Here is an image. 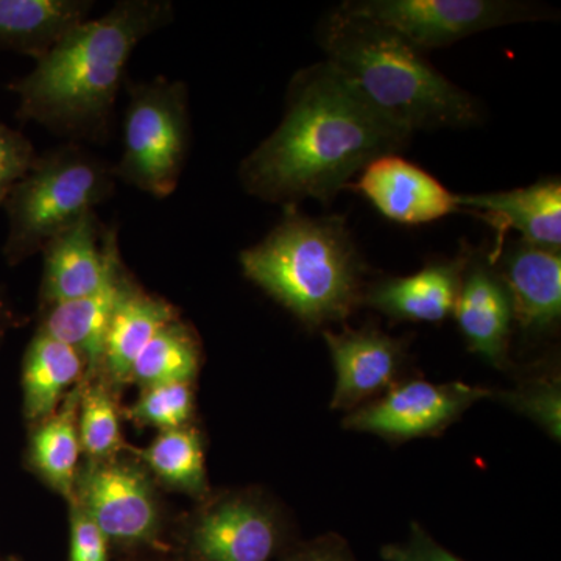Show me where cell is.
Returning a JSON list of instances; mask_svg holds the SVG:
<instances>
[{
	"label": "cell",
	"instance_id": "obj_9",
	"mask_svg": "<svg viewBox=\"0 0 561 561\" xmlns=\"http://www.w3.org/2000/svg\"><path fill=\"white\" fill-rule=\"evenodd\" d=\"M335 370L332 411H356L409 378V341L393 337L376 323L323 331Z\"/></svg>",
	"mask_w": 561,
	"mask_h": 561
},
{
	"label": "cell",
	"instance_id": "obj_3",
	"mask_svg": "<svg viewBox=\"0 0 561 561\" xmlns=\"http://www.w3.org/2000/svg\"><path fill=\"white\" fill-rule=\"evenodd\" d=\"M320 41L324 61L405 130L468 128L482 119L472 95L381 22L335 9L323 22Z\"/></svg>",
	"mask_w": 561,
	"mask_h": 561
},
{
	"label": "cell",
	"instance_id": "obj_5",
	"mask_svg": "<svg viewBox=\"0 0 561 561\" xmlns=\"http://www.w3.org/2000/svg\"><path fill=\"white\" fill-rule=\"evenodd\" d=\"M113 165L80 144L38 154L3 203L9 232L3 257L11 265L46 249L61 232L116 194Z\"/></svg>",
	"mask_w": 561,
	"mask_h": 561
},
{
	"label": "cell",
	"instance_id": "obj_32",
	"mask_svg": "<svg viewBox=\"0 0 561 561\" xmlns=\"http://www.w3.org/2000/svg\"><path fill=\"white\" fill-rule=\"evenodd\" d=\"M7 320H9V316H7L5 306L0 301V334L5 330Z\"/></svg>",
	"mask_w": 561,
	"mask_h": 561
},
{
	"label": "cell",
	"instance_id": "obj_11",
	"mask_svg": "<svg viewBox=\"0 0 561 561\" xmlns=\"http://www.w3.org/2000/svg\"><path fill=\"white\" fill-rule=\"evenodd\" d=\"M41 253L44 254L41 291L49 306L90 297L122 265L117 232L105 230L95 210L47 243Z\"/></svg>",
	"mask_w": 561,
	"mask_h": 561
},
{
	"label": "cell",
	"instance_id": "obj_4",
	"mask_svg": "<svg viewBox=\"0 0 561 561\" xmlns=\"http://www.w3.org/2000/svg\"><path fill=\"white\" fill-rule=\"evenodd\" d=\"M239 261L251 283L311 330L343 323L362 306L367 264L341 216L286 206L279 224Z\"/></svg>",
	"mask_w": 561,
	"mask_h": 561
},
{
	"label": "cell",
	"instance_id": "obj_12",
	"mask_svg": "<svg viewBox=\"0 0 561 561\" xmlns=\"http://www.w3.org/2000/svg\"><path fill=\"white\" fill-rule=\"evenodd\" d=\"M491 254L511 295L515 327L530 341L552 335L561 317V251L519 239L494 243Z\"/></svg>",
	"mask_w": 561,
	"mask_h": 561
},
{
	"label": "cell",
	"instance_id": "obj_22",
	"mask_svg": "<svg viewBox=\"0 0 561 561\" xmlns=\"http://www.w3.org/2000/svg\"><path fill=\"white\" fill-rule=\"evenodd\" d=\"M198 345L184 324L173 320L149 342L131 368L130 378L149 389L190 382L198 370Z\"/></svg>",
	"mask_w": 561,
	"mask_h": 561
},
{
	"label": "cell",
	"instance_id": "obj_18",
	"mask_svg": "<svg viewBox=\"0 0 561 561\" xmlns=\"http://www.w3.org/2000/svg\"><path fill=\"white\" fill-rule=\"evenodd\" d=\"M91 0H0V51L39 61L88 20Z\"/></svg>",
	"mask_w": 561,
	"mask_h": 561
},
{
	"label": "cell",
	"instance_id": "obj_10",
	"mask_svg": "<svg viewBox=\"0 0 561 561\" xmlns=\"http://www.w3.org/2000/svg\"><path fill=\"white\" fill-rule=\"evenodd\" d=\"M465 250L467 260L454 316L468 350L500 370H507L515 327L511 295L491 250L470 245Z\"/></svg>",
	"mask_w": 561,
	"mask_h": 561
},
{
	"label": "cell",
	"instance_id": "obj_6",
	"mask_svg": "<svg viewBox=\"0 0 561 561\" xmlns=\"http://www.w3.org/2000/svg\"><path fill=\"white\" fill-rule=\"evenodd\" d=\"M127 84L117 181L154 198L179 187L191 147L190 92L184 81L157 77Z\"/></svg>",
	"mask_w": 561,
	"mask_h": 561
},
{
	"label": "cell",
	"instance_id": "obj_21",
	"mask_svg": "<svg viewBox=\"0 0 561 561\" xmlns=\"http://www.w3.org/2000/svg\"><path fill=\"white\" fill-rule=\"evenodd\" d=\"M83 357L76 348L38 332L24 364L25 412L32 420L50 415L62 394L80 378Z\"/></svg>",
	"mask_w": 561,
	"mask_h": 561
},
{
	"label": "cell",
	"instance_id": "obj_25",
	"mask_svg": "<svg viewBox=\"0 0 561 561\" xmlns=\"http://www.w3.org/2000/svg\"><path fill=\"white\" fill-rule=\"evenodd\" d=\"M142 456L165 482L191 493L206 490L202 440L194 431H164Z\"/></svg>",
	"mask_w": 561,
	"mask_h": 561
},
{
	"label": "cell",
	"instance_id": "obj_14",
	"mask_svg": "<svg viewBox=\"0 0 561 561\" xmlns=\"http://www.w3.org/2000/svg\"><path fill=\"white\" fill-rule=\"evenodd\" d=\"M346 190L364 195L383 217L402 225L431 224L463 213L456 194L400 154L370 162Z\"/></svg>",
	"mask_w": 561,
	"mask_h": 561
},
{
	"label": "cell",
	"instance_id": "obj_27",
	"mask_svg": "<svg viewBox=\"0 0 561 561\" xmlns=\"http://www.w3.org/2000/svg\"><path fill=\"white\" fill-rule=\"evenodd\" d=\"M192 412L190 383L176 382L154 386L128 412L131 420L160 427L162 431L181 430Z\"/></svg>",
	"mask_w": 561,
	"mask_h": 561
},
{
	"label": "cell",
	"instance_id": "obj_2",
	"mask_svg": "<svg viewBox=\"0 0 561 561\" xmlns=\"http://www.w3.org/2000/svg\"><path fill=\"white\" fill-rule=\"evenodd\" d=\"M173 21L171 0H119L98 20L84 21L31 73L10 81L18 119L80 146L108 142L133 51Z\"/></svg>",
	"mask_w": 561,
	"mask_h": 561
},
{
	"label": "cell",
	"instance_id": "obj_19",
	"mask_svg": "<svg viewBox=\"0 0 561 561\" xmlns=\"http://www.w3.org/2000/svg\"><path fill=\"white\" fill-rule=\"evenodd\" d=\"M127 287L121 265L108 283L90 297L51 305L41 332L79 351L91 370H95L103 364L111 316Z\"/></svg>",
	"mask_w": 561,
	"mask_h": 561
},
{
	"label": "cell",
	"instance_id": "obj_31",
	"mask_svg": "<svg viewBox=\"0 0 561 561\" xmlns=\"http://www.w3.org/2000/svg\"><path fill=\"white\" fill-rule=\"evenodd\" d=\"M284 561H356L341 535L324 534L295 549Z\"/></svg>",
	"mask_w": 561,
	"mask_h": 561
},
{
	"label": "cell",
	"instance_id": "obj_17",
	"mask_svg": "<svg viewBox=\"0 0 561 561\" xmlns=\"http://www.w3.org/2000/svg\"><path fill=\"white\" fill-rule=\"evenodd\" d=\"M457 202L463 213L474 214L496 230V243L515 230L530 245L561 250L560 180H541L513 191L461 194Z\"/></svg>",
	"mask_w": 561,
	"mask_h": 561
},
{
	"label": "cell",
	"instance_id": "obj_20",
	"mask_svg": "<svg viewBox=\"0 0 561 561\" xmlns=\"http://www.w3.org/2000/svg\"><path fill=\"white\" fill-rule=\"evenodd\" d=\"M176 320L171 305L135 290L128 284L106 331L103 364L114 381L130 378L133 365L151 339Z\"/></svg>",
	"mask_w": 561,
	"mask_h": 561
},
{
	"label": "cell",
	"instance_id": "obj_7",
	"mask_svg": "<svg viewBox=\"0 0 561 561\" xmlns=\"http://www.w3.org/2000/svg\"><path fill=\"white\" fill-rule=\"evenodd\" d=\"M339 9L393 28L421 51L451 46L491 28L552 16L516 0H348Z\"/></svg>",
	"mask_w": 561,
	"mask_h": 561
},
{
	"label": "cell",
	"instance_id": "obj_30",
	"mask_svg": "<svg viewBox=\"0 0 561 561\" xmlns=\"http://www.w3.org/2000/svg\"><path fill=\"white\" fill-rule=\"evenodd\" d=\"M69 561H108V538L80 507L70 518Z\"/></svg>",
	"mask_w": 561,
	"mask_h": 561
},
{
	"label": "cell",
	"instance_id": "obj_13",
	"mask_svg": "<svg viewBox=\"0 0 561 561\" xmlns=\"http://www.w3.org/2000/svg\"><path fill=\"white\" fill-rule=\"evenodd\" d=\"M283 537L279 518L267 504L239 494L203 513L191 541L198 561H272Z\"/></svg>",
	"mask_w": 561,
	"mask_h": 561
},
{
	"label": "cell",
	"instance_id": "obj_28",
	"mask_svg": "<svg viewBox=\"0 0 561 561\" xmlns=\"http://www.w3.org/2000/svg\"><path fill=\"white\" fill-rule=\"evenodd\" d=\"M38 153L32 140L0 121V206L35 164Z\"/></svg>",
	"mask_w": 561,
	"mask_h": 561
},
{
	"label": "cell",
	"instance_id": "obj_1",
	"mask_svg": "<svg viewBox=\"0 0 561 561\" xmlns=\"http://www.w3.org/2000/svg\"><path fill=\"white\" fill-rule=\"evenodd\" d=\"M412 133L375 108L330 62L298 70L283 121L241 162L247 194L272 205H327L370 162L398 154Z\"/></svg>",
	"mask_w": 561,
	"mask_h": 561
},
{
	"label": "cell",
	"instance_id": "obj_26",
	"mask_svg": "<svg viewBox=\"0 0 561 561\" xmlns=\"http://www.w3.org/2000/svg\"><path fill=\"white\" fill-rule=\"evenodd\" d=\"M80 445L94 457L110 456L121 443L116 409L103 387L84 391L80 402Z\"/></svg>",
	"mask_w": 561,
	"mask_h": 561
},
{
	"label": "cell",
	"instance_id": "obj_8",
	"mask_svg": "<svg viewBox=\"0 0 561 561\" xmlns=\"http://www.w3.org/2000/svg\"><path fill=\"white\" fill-rule=\"evenodd\" d=\"M491 391L468 383L424 381L409 376L378 400L346 413V431L378 435L389 443L438 437L461 419L476 402L491 398Z\"/></svg>",
	"mask_w": 561,
	"mask_h": 561
},
{
	"label": "cell",
	"instance_id": "obj_29",
	"mask_svg": "<svg viewBox=\"0 0 561 561\" xmlns=\"http://www.w3.org/2000/svg\"><path fill=\"white\" fill-rule=\"evenodd\" d=\"M381 556L386 561H463L438 545L416 523L411 524L408 540L383 546Z\"/></svg>",
	"mask_w": 561,
	"mask_h": 561
},
{
	"label": "cell",
	"instance_id": "obj_16",
	"mask_svg": "<svg viewBox=\"0 0 561 561\" xmlns=\"http://www.w3.org/2000/svg\"><path fill=\"white\" fill-rule=\"evenodd\" d=\"M467 250L451 260H432L409 276H390L367 283L362 306L393 321L442 323L453 316L459 297Z\"/></svg>",
	"mask_w": 561,
	"mask_h": 561
},
{
	"label": "cell",
	"instance_id": "obj_23",
	"mask_svg": "<svg viewBox=\"0 0 561 561\" xmlns=\"http://www.w3.org/2000/svg\"><path fill=\"white\" fill-rule=\"evenodd\" d=\"M79 400L70 397L54 419L44 423L33 437L32 456L41 474L66 497H72L79 463L80 440L77 432Z\"/></svg>",
	"mask_w": 561,
	"mask_h": 561
},
{
	"label": "cell",
	"instance_id": "obj_24",
	"mask_svg": "<svg viewBox=\"0 0 561 561\" xmlns=\"http://www.w3.org/2000/svg\"><path fill=\"white\" fill-rule=\"evenodd\" d=\"M508 409L541 427L552 440L561 437V378L556 360H540L516 379L511 390L491 391Z\"/></svg>",
	"mask_w": 561,
	"mask_h": 561
},
{
	"label": "cell",
	"instance_id": "obj_15",
	"mask_svg": "<svg viewBox=\"0 0 561 561\" xmlns=\"http://www.w3.org/2000/svg\"><path fill=\"white\" fill-rule=\"evenodd\" d=\"M79 507L108 540L144 541L157 531L158 511L149 483L128 465H102L88 471Z\"/></svg>",
	"mask_w": 561,
	"mask_h": 561
}]
</instances>
